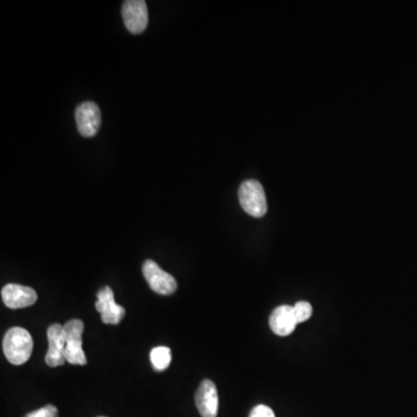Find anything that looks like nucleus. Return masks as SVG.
Segmentation results:
<instances>
[{
    "label": "nucleus",
    "mask_w": 417,
    "mask_h": 417,
    "mask_svg": "<svg viewBox=\"0 0 417 417\" xmlns=\"http://www.w3.org/2000/svg\"><path fill=\"white\" fill-rule=\"evenodd\" d=\"M33 348L32 335L25 328H11L4 336V353L7 360L13 365L25 364L32 356Z\"/></svg>",
    "instance_id": "obj_1"
},
{
    "label": "nucleus",
    "mask_w": 417,
    "mask_h": 417,
    "mask_svg": "<svg viewBox=\"0 0 417 417\" xmlns=\"http://www.w3.org/2000/svg\"><path fill=\"white\" fill-rule=\"evenodd\" d=\"M239 201L244 211L255 218L264 217L268 210L264 187L257 180H247L241 183Z\"/></svg>",
    "instance_id": "obj_2"
},
{
    "label": "nucleus",
    "mask_w": 417,
    "mask_h": 417,
    "mask_svg": "<svg viewBox=\"0 0 417 417\" xmlns=\"http://www.w3.org/2000/svg\"><path fill=\"white\" fill-rule=\"evenodd\" d=\"M64 328L65 360L72 365H85L86 356L83 350V322L78 319H72L63 326Z\"/></svg>",
    "instance_id": "obj_3"
},
{
    "label": "nucleus",
    "mask_w": 417,
    "mask_h": 417,
    "mask_svg": "<svg viewBox=\"0 0 417 417\" xmlns=\"http://www.w3.org/2000/svg\"><path fill=\"white\" fill-rule=\"evenodd\" d=\"M143 274L150 288L158 295H168L177 291V283L175 278L161 269L154 261H145Z\"/></svg>",
    "instance_id": "obj_4"
},
{
    "label": "nucleus",
    "mask_w": 417,
    "mask_h": 417,
    "mask_svg": "<svg viewBox=\"0 0 417 417\" xmlns=\"http://www.w3.org/2000/svg\"><path fill=\"white\" fill-rule=\"evenodd\" d=\"M123 21L131 34L144 32L148 23V6L144 0H127L122 6Z\"/></svg>",
    "instance_id": "obj_5"
},
{
    "label": "nucleus",
    "mask_w": 417,
    "mask_h": 417,
    "mask_svg": "<svg viewBox=\"0 0 417 417\" xmlns=\"http://www.w3.org/2000/svg\"><path fill=\"white\" fill-rule=\"evenodd\" d=\"M76 122L83 137L88 139L97 135L101 124V112L98 105L92 101L79 105L76 110Z\"/></svg>",
    "instance_id": "obj_6"
},
{
    "label": "nucleus",
    "mask_w": 417,
    "mask_h": 417,
    "mask_svg": "<svg viewBox=\"0 0 417 417\" xmlns=\"http://www.w3.org/2000/svg\"><path fill=\"white\" fill-rule=\"evenodd\" d=\"M98 300L95 308L101 315V320L106 324H119L124 318L125 310L117 305L114 299V292L110 286H105L97 293Z\"/></svg>",
    "instance_id": "obj_7"
},
{
    "label": "nucleus",
    "mask_w": 417,
    "mask_h": 417,
    "mask_svg": "<svg viewBox=\"0 0 417 417\" xmlns=\"http://www.w3.org/2000/svg\"><path fill=\"white\" fill-rule=\"evenodd\" d=\"M48 353L45 355V363L50 368H57L66 362L65 360L64 328L59 324H54L48 328Z\"/></svg>",
    "instance_id": "obj_8"
},
{
    "label": "nucleus",
    "mask_w": 417,
    "mask_h": 417,
    "mask_svg": "<svg viewBox=\"0 0 417 417\" xmlns=\"http://www.w3.org/2000/svg\"><path fill=\"white\" fill-rule=\"evenodd\" d=\"M196 407L202 417H217L219 399L217 387L211 380L201 382L195 395Z\"/></svg>",
    "instance_id": "obj_9"
},
{
    "label": "nucleus",
    "mask_w": 417,
    "mask_h": 417,
    "mask_svg": "<svg viewBox=\"0 0 417 417\" xmlns=\"http://www.w3.org/2000/svg\"><path fill=\"white\" fill-rule=\"evenodd\" d=\"M1 298L7 307L18 310L34 305L37 300V295L35 290L29 286L7 284L1 290Z\"/></svg>",
    "instance_id": "obj_10"
},
{
    "label": "nucleus",
    "mask_w": 417,
    "mask_h": 417,
    "mask_svg": "<svg viewBox=\"0 0 417 417\" xmlns=\"http://www.w3.org/2000/svg\"><path fill=\"white\" fill-rule=\"evenodd\" d=\"M270 328L278 336H288L293 333L298 321L293 313V306L283 305L275 308L269 319Z\"/></svg>",
    "instance_id": "obj_11"
},
{
    "label": "nucleus",
    "mask_w": 417,
    "mask_h": 417,
    "mask_svg": "<svg viewBox=\"0 0 417 417\" xmlns=\"http://www.w3.org/2000/svg\"><path fill=\"white\" fill-rule=\"evenodd\" d=\"M150 360L155 371H165L172 362V353L170 348H153L150 353Z\"/></svg>",
    "instance_id": "obj_12"
},
{
    "label": "nucleus",
    "mask_w": 417,
    "mask_h": 417,
    "mask_svg": "<svg viewBox=\"0 0 417 417\" xmlns=\"http://www.w3.org/2000/svg\"><path fill=\"white\" fill-rule=\"evenodd\" d=\"M293 313H295V319L298 321V324L304 322L311 318L312 313H313V308L311 304L307 302H298L293 306Z\"/></svg>",
    "instance_id": "obj_13"
},
{
    "label": "nucleus",
    "mask_w": 417,
    "mask_h": 417,
    "mask_svg": "<svg viewBox=\"0 0 417 417\" xmlns=\"http://www.w3.org/2000/svg\"><path fill=\"white\" fill-rule=\"evenodd\" d=\"M25 417H58V409L54 404H47L37 411L29 413Z\"/></svg>",
    "instance_id": "obj_14"
},
{
    "label": "nucleus",
    "mask_w": 417,
    "mask_h": 417,
    "mask_svg": "<svg viewBox=\"0 0 417 417\" xmlns=\"http://www.w3.org/2000/svg\"><path fill=\"white\" fill-rule=\"evenodd\" d=\"M249 417H276L271 408L264 404H259L250 411Z\"/></svg>",
    "instance_id": "obj_15"
},
{
    "label": "nucleus",
    "mask_w": 417,
    "mask_h": 417,
    "mask_svg": "<svg viewBox=\"0 0 417 417\" xmlns=\"http://www.w3.org/2000/svg\"><path fill=\"white\" fill-rule=\"evenodd\" d=\"M100 417H103V416H100Z\"/></svg>",
    "instance_id": "obj_16"
}]
</instances>
